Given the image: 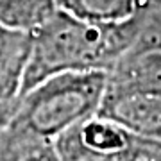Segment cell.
Masks as SVG:
<instances>
[{
    "label": "cell",
    "instance_id": "6da1fadb",
    "mask_svg": "<svg viewBox=\"0 0 161 161\" xmlns=\"http://www.w3.org/2000/svg\"><path fill=\"white\" fill-rule=\"evenodd\" d=\"M136 34L138 14L124 23L95 25L56 9L31 32V48L20 95L59 74H108L129 52Z\"/></svg>",
    "mask_w": 161,
    "mask_h": 161
},
{
    "label": "cell",
    "instance_id": "7a4b0ae2",
    "mask_svg": "<svg viewBox=\"0 0 161 161\" xmlns=\"http://www.w3.org/2000/svg\"><path fill=\"white\" fill-rule=\"evenodd\" d=\"M108 86L106 72H70L48 77L20 95L4 129L45 142L97 115Z\"/></svg>",
    "mask_w": 161,
    "mask_h": 161
},
{
    "label": "cell",
    "instance_id": "3957f363",
    "mask_svg": "<svg viewBox=\"0 0 161 161\" xmlns=\"http://www.w3.org/2000/svg\"><path fill=\"white\" fill-rule=\"evenodd\" d=\"M52 143L59 161H147L159 147L98 115L70 127Z\"/></svg>",
    "mask_w": 161,
    "mask_h": 161
},
{
    "label": "cell",
    "instance_id": "277c9868",
    "mask_svg": "<svg viewBox=\"0 0 161 161\" xmlns=\"http://www.w3.org/2000/svg\"><path fill=\"white\" fill-rule=\"evenodd\" d=\"M97 115L161 145V93H104Z\"/></svg>",
    "mask_w": 161,
    "mask_h": 161
},
{
    "label": "cell",
    "instance_id": "5b68a950",
    "mask_svg": "<svg viewBox=\"0 0 161 161\" xmlns=\"http://www.w3.org/2000/svg\"><path fill=\"white\" fill-rule=\"evenodd\" d=\"M31 48V32L0 23V131L11 118Z\"/></svg>",
    "mask_w": 161,
    "mask_h": 161
},
{
    "label": "cell",
    "instance_id": "8992f818",
    "mask_svg": "<svg viewBox=\"0 0 161 161\" xmlns=\"http://www.w3.org/2000/svg\"><path fill=\"white\" fill-rule=\"evenodd\" d=\"M106 93H161V52L131 50L108 72Z\"/></svg>",
    "mask_w": 161,
    "mask_h": 161
},
{
    "label": "cell",
    "instance_id": "52a82bcc",
    "mask_svg": "<svg viewBox=\"0 0 161 161\" xmlns=\"http://www.w3.org/2000/svg\"><path fill=\"white\" fill-rule=\"evenodd\" d=\"M145 0H54L56 9L80 22L115 25L134 18Z\"/></svg>",
    "mask_w": 161,
    "mask_h": 161
},
{
    "label": "cell",
    "instance_id": "ba28073f",
    "mask_svg": "<svg viewBox=\"0 0 161 161\" xmlns=\"http://www.w3.org/2000/svg\"><path fill=\"white\" fill-rule=\"evenodd\" d=\"M0 161H59L52 142L9 129L0 131Z\"/></svg>",
    "mask_w": 161,
    "mask_h": 161
},
{
    "label": "cell",
    "instance_id": "9c48e42d",
    "mask_svg": "<svg viewBox=\"0 0 161 161\" xmlns=\"http://www.w3.org/2000/svg\"><path fill=\"white\" fill-rule=\"evenodd\" d=\"M54 11V0H0V23L32 32Z\"/></svg>",
    "mask_w": 161,
    "mask_h": 161
},
{
    "label": "cell",
    "instance_id": "30bf717a",
    "mask_svg": "<svg viewBox=\"0 0 161 161\" xmlns=\"http://www.w3.org/2000/svg\"><path fill=\"white\" fill-rule=\"evenodd\" d=\"M147 161H161V145L154 150V152H152V156H150Z\"/></svg>",
    "mask_w": 161,
    "mask_h": 161
}]
</instances>
